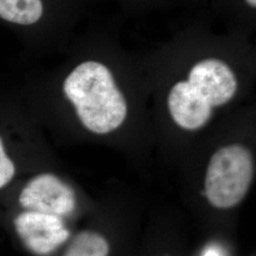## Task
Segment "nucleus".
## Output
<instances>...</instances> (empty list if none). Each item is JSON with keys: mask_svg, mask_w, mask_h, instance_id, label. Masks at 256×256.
<instances>
[{"mask_svg": "<svg viewBox=\"0 0 256 256\" xmlns=\"http://www.w3.org/2000/svg\"><path fill=\"white\" fill-rule=\"evenodd\" d=\"M16 234L34 254L46 256L52 252L70 236L60 216L28 210L14 220Z\"/></svg>", "mask_w": 256, "mask_h": 256, "instance_id": "423d86ee", "label": "nucleus"}, {"mask_svg": "<svg viewBox=\"0 0 256 256\" xmlns=\"http://www.w3.org/2000/svg\"><path fill=\"white\" fill-rule=\"evenodd\" d=\"M254 178V160L241 144L221 147L212 156L205 176V194L210 205L230 209L243 200Z\"/></svg>", "mask_w": 256, "mask_h": 256, "instance_id": "20e7f679", "label": "nucleus"}, {"mask_svg": "<svg viewBox=\"0 0 256 256\" xmlns=\"http://www.w3.org/2000/svg\"><path fill=\"white\" fill-rule=\"evenodd\" d=\"M110 244L102 234L84 230L74 238L63 256H108Z\"/></svg>", "mask_w": 256, "mask_h": 256, "instance_id": "0eeeda50", "label": "nucleus"}, {"mask_svg": "<svg viewBox=\"0 0 256 256\" xmlns=\"http://www.w3.org/2000/svg\"><path fill=\"white\" fill-rule=\"evenodd\" d=\"M242 3H243V6L246 8V9L252 14L256 12V0H242Z\"/></svg>", "mask_w": 256, "mask_h": 256, "instance_id": "1a4fd4ad", "label": "nucleus"}, {"mask_svg": "<svg viewBox=\"0 0 256 256\" xmlns=\"http://www.w3.org/2000/svg\"><path fill=\"white\" fill-rule=\"evenodd\" d=\"M190 66L186 78L174 82L167 95L168 111L180 128L196 130L210 119L214 110L232 100L238 75L218 52H205Z\"/></svg>", "mask_w": 256, "mask_h": 256, "instance_id": "f03ea898", "label": "nucleus"}, {"mask_svg": "<svg viewBox=\"0 0 256 256\" xmlns=\"http://www.w3.org/2000/svg\"><path fill=\"white\" fill-rule=\"evenodd\" d=\"M20 205L28 210L63 216L76 207L74 190L52 174H38L19 194Z\"/></svg>", "mask_w": 256, "mask_h": 256, "instance_id": "39448f33", "label": "nucleus"}, {"mask_svg": "<svg viewBox=\"0 0 256 256\" xmlns=\"http://www.w3.org/2000/svg\"><path fill=\"white\" fill-rule=\"evenodd\" d=\"M16 174V167L6 154L0 138V189L6 186Z\"/></svg>", "mask_w": 256, "mask_h": 256, "instance_id": "6e6552de", "label": "nucleus"}, {"mask_svg": "<svg viewBox=\"0 0 256 256\" xmlns=\"http://www.w3.org/2000/svg\"><path fill=\"white\" fill-rule=\"evenodd\" d=\"M202 256H222V254H221L220 250H218L214 248H212L207 250Z\"/></svg>", "mask_w": 256, "mask_h": 256, "instance_id": "9d476101", "label": "nucleus"}, {"mask_svg": "<svg viewBox=\"0 0 256 256\" xmlns=\"http://www.w3.org/2000/svg\"><path fill=\"white\" fill-rule=\"evenodd\" d=\"M84 0H0V27L30 52L68 48Z\"/></svg>", "mask_w": 256, "mask_h": 256, "instance_id": "7ed1b4c3", "label": "nucleus"}, {"mask_svg": "<svg viewBox=\"0 0 256 256\" xmlns=\"http://www.w3.org/2000/svg\"><path fill=\"white\" fill-rule=\"evenodd\" d=\"M101 52L90 40L75 44L61 92L82 126L92 133L104 135L124 122L128 104Z\"/></svg>", "mask_w": 256, "mask_h": 256, "instance_id": "f257e3e1", "label": "nucleus"}]
</instances>
